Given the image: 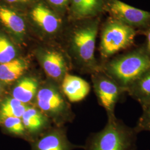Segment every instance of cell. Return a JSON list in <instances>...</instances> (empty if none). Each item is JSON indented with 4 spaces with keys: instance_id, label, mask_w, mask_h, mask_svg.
Wrapping results in <instances>:
<instances>
[{
    "instance_id": "obj_14",
    "label": "cell",
    "mask_w": 150,
    "mask_h": 150,
    "mask_svg": "<svg viewBox=\"0 0 150 150\" xmlns=\"http://www.w3.org/2000/svg\"><path fill=\"white\" fill-rule=\"evenodd\" d=\"M105 7L106 0H71L67 11L71 18L81 21L97 17Z\"/></svg>"
},
{
    "instance_id": "obj_24",
    "label": "cell",
    "mask_w": 150,
    "mask_h": 150,
    "mask_svg": "<svg viewBox=\"0 0 150 150\" xmlns=\"http://www.w3.org/2000/svg\"><path fill=\"white\" fill-rule=\"evenodd\" d=\"M146 36H147V45L146 46V47L150 53V30L149 32H147Z\"/></svg>"
},
{
    "instance_id": "obj_19",
    "label": "cell",
    "mask_w": 150,
    "mask_h": 150,
    "mask_svg": "<svg viewBox=\"0 0 150 150\" xmlns=\"http://www.w3.org/2000/svg\"><path fill=\"white\" fill-rule=\"evenodd\" d=\"M27 106L10 95L2 98L0 100V120L10 117L21 118Z\"/></svg>"
},
{
    "instance_id": "obj_16",
    "label": "cell",
    "mask_w": 150,
    "mask_h": 150,
    "mask_svg": "<svg viewBox=\"0 0 150 150\" xmlns=\"http://www.w3.org/2000/svg\"><path fill=\"white\" fill-rule=\"evenodd\" d=\"M63 93L70 102H78L85 99L91 90L90 83L75 75L67 74L60 84Z\"/></svg>"
},
{
    "instance_id": "obj_13",
    "label": "cell",
    "mask_w": 150,
    "mask_h": 150,
    "mask_svg": "<svg viewBox=\"0 0 150 150\" xmlns=\"http://www.w3.org/2000/svg\"><path fill=\"white\" fill-rule=\"evenodd\" d=\"M21 118L30 139L29 143L53 125L48 117L33 104L27 106Z\"/></svg>"
},
{
    "instance_id": "obj_23",
    "label": "cell",
    "mask_w": 150,
    "mask_h": 150,
    "mask_svg": "<svg viewBox=\"0 0 150 150\" xmlns=\"http://www.w3.org/2000/svg\"><path fill=\"white\" fill-rule=\"evenodd\" d=\"M56 12L61 14L67 11L71 0H44Z\"/></svg>"
},
{
    "instance_id": "obj_12",
    "label": "cell",
    "mask_w": 150,
    "mask_h": 150,
    "mask_svg": "<svg viewBox=\"0 0 150 150\" xmlns=\"http://www.w3.org/2000/svg\"><path fill=\"white\" fill-rule=\"evenodd\" d=\"M42 81L28 72L12 85L10 95L25 105H33Z\"/></svg>"
},
{
    "instance_id": "obj_3",
    "label": "cell",
    "mask_w": 150,
    "mask_h": 150,
    "mask_svg": "<svg viewBox=\"0 0 150 150\" xmlns=\"http://www.w3.org/2000/svg\"><path fill=\"white\" fill-rule=\"evenodd\" d=\"M139 133L118 118L107 120L103 129L91 134L83 146L85 150H137Z\"/></svg>"
},
{
    "instance_id": "obj_18",
    "label": "cell",
    "mask_w": 150,
    "mask_h": 150,
    "mask_svg": "<svg viewBox=\"0 0 150 150\" xmlns=\"http://www.w3.org/2000/svg\"><path fill=\"white\" fill-rule=\"evenodd\" d=\"M20 47L0 28V64H4L21 56Z\"/></svg>"
},
{
    "instance_id": "obj_9",
    "label": "cell",
    "mask_w": 150,
    "mask_h": 150,
    "mask_svg": "<svg viewBox=\"0 0 150 150\" xmlns=\"http://www.w3.org/2000/svg\"><path fill=\"white\" fill-rule=\"evenodd\" d=\"M0 28L20 47L26 43L28 23L25 14L1 1Z\"/></svg>"
},
{
    "instance_id": "obj_5",
    "label": "cell",
    "mask_w": 150,
    "mask_h": 150,
    "mask_svg": "<svg viewBox=\"0 0 150 150\" xmlns=\"http://www.w3.org/2000/svg\"><path fill=\"white\" fill-rule=\"evenodd\" d=\"M136 35L134 28L112 18L108 20L102 28L99 48L103 62L130 47L134 42Z\"/></svg>"
},
{
    "instance_id": "obj_1",
    "label": "cell",
    "mask_w": 150,
    "mask_h": 150,
    "mask_svg": "<svg viewBox=\"0 0 150 150\" xmlns=\"http://www.w3.org/2000/svg\"><path fill=\"white\" fill-rule=\"evenodd\" d=\"M80 21L70 33L66 52L81 73L91 75L102 70L95 56L100 20L95 17Z\"/></svg>"
},
{
    "instance_id": "obj_17",
    "label": "cell",
    "mask_w": 150,
    "mask_h": 150,
    "mask_svg": "<svg viewBox=\"0 0 150 150\" xmlns=\"http://www.w3.org/2000/svg\"><path fill=\"white\" fill-rule=\"evenodd\" d=\"M126 91L141 106L150 102V70L133 82Z\"/></svg>"
},
{
    "instance_id": "obj_11",
    "label": "cell",
    "mask_w": 150,
    "mask_h": 150,
    "mask_svg": "<svg viewBox=\"0 0 150 150\" xmlns=\"http://www.w3.org/2000/svg\"><path fill=\"white\" fill-rule=\"evenodd\" d=\"M31 150H74L83 149V146L75 145L68 139L64 126H52L29 143Z\"/></svg>"
},
{
    "instance_id": "obj_22",
    "label": "cell",
    "mask_w": 150,
    "mask_h": 150,
    "mask_svg": "<svg viewBox=\"0 0 150 150\" xmlns=\"http://www.w3.org/2000/svg\"><path fill=\"white\" fill-rule=\"evenodd\" d=\"M6 5L25 13L40 0H0Z\"/></svg>"
},
{
    "instance_id": "obj_4",
    "label": "cell",
    "mask_w": 150,
    "mask_h": 150,
    "mask_svg": "<svg viewBox=\"0 0 150 150\" xmlns=\"http://www.w3.org/2000/svg\"><path fill=\"white\" fill-rule=\"evenodd\" d=\"M54 126H64L72 122L75 113L60 85L48 79L43 80L33 103Z\"/></svg>"
},
{
    "instance_id": "obj_21",
    "label": "cell",
    "mask_w": 150,
    "mask_h": 150,
    "mask_svg": "<svg viewBox=\"0 0 150 150\" xmlns=\"http://www.w3.org/2000/svg\"><path fill=\"white\" fill-rule=\"evenodd\" d=\"M141 107L142 112L134 128L139 134L144 131L150 132V102Z\"/></svg>"
},
{
    "instance_id": "obj_15",
    "label": "cell",
    "mask_w": 150,
    "mask_h": 150,
    "mask_svg": "<svg viewBox=\"0 0 150 150\" xmlns=\"http://www.w3.org/2000/svg\"><path fill=\"white\" fill-rule=\"evenodd\" d=\"M30 64L29 59L22 55L8 62L0 64V81L5 86H12L29 72Z\"/></svg>"
},
{
    "instance_id": "obj_20",
    "label": "cell",
    "mask_w": 150,
    "mask_h": 150,
    "mask_svg": "<svg viewBox=\"0 0 150 150\" xmlns=\"http://www.w3.org/2000/svg\"><path fill=\"white\" fill-rule=\"evenodd\" d=\"M0 125L7 134L30 142L21 118L16 117H6L0 120Z\"/></svg>"
},
{
    "instance_id": "obj_6",
    "label": "cell",
    "mask_w": 150,
    "mask_h": 150,
    "mask_svg": "<svg viewBox=\"0 0 150 150\" xmlns=\"http://www.w3.org/2000/svg\"><path fill=\"white\" fill-rule=\"evenodd\" d=\"M35 56L47 79L59 85L72 67L66 51L54 45L38 46L35 51Z\"/></svg>"
},
{
    "instance_id": "obj_2",
    "label": "cell",
    "mask_w": 150,
    "mask_h": 150,
    "mask_svg": "<svg viewBox=\"0 0 150 150\" xmlns=\"http://www.w3.org/2000/svg\"><path fill=\"white\" fill-rule=\"evenodd\" d=\"M101 64L102 71L126 91L133 82L150 70V53L146 46H142Z\"/></svg>"
},
{
    "instance_id": "obj_8",
    "label": "cell",
    "mask_w": 150,
    "mask_h": 150,
    "mask_svg": "<svg viewBox=\"0 0 150 150\" xmlns=\"http://www.w3.org/2000/svg\"><path fill=\"white\" fill-rule=\"evenodd\" d=\"M91 76L97 100L106 112L107 120L116 118L115 108L117 103L126 93L125 90L102 70Z\"/></svg>"
},
{
    "instance_id": "obj_25",
    "label": "cell",
    "mask_w": 150,
    "mask_h": 150,
    "mask_svg": "<svg viewBox=\"0 0 150 150\" xmlns=\"http://www.w3.org/2000/svg\"><path fill=\"white\" fill-rule=\"evenodd\" d=\"M5 85H4L1 81H0V98L3 96L4 93V91L5 89Z\"/></svg>"
},
{
    "instance_id": "obj_10",
    "label": "cell",
    "mask_w": 150,
    "mask_h": 150,
    "mask_svg": "<svg viewBox=\"0 0 150 150\" xmlns=\"http://www.w3.org/2000/svg\"><path fill=\"white\" fill-rule=\"evenodd\" d=\"M106 10L111 18L134 28L150 25V12L129 5L120 0H106Z\"/></svg>"
},
{
    "instance_id": "obj_7",
    "label": "cell",
    "mask_w": 150,
    "mask_h": 150,
    "mask_svg": "<svg viewBox=\"0 0 150 150\" xmlns=\"http://www.w3.org/2000/svg\"><path fill=\"white\" fill-rule=\"evenodd\" d=\"M30 24L43 39H52L60 33L62 20L60 14L45 2L40 0L25 13Z\"/></svg>"
}]
</instances>
